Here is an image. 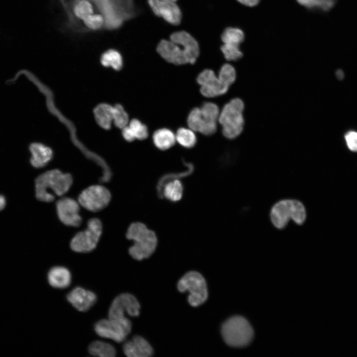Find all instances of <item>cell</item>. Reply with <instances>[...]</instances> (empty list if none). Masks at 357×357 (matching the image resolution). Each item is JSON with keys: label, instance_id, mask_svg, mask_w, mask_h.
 <instances>
[{"label": "cell", "instance_id": "cell-15", "mask_svg": "<svg viewBox=\"0 0 357 357\" xmlns=\"http://www.w3.org/2000/svg\"><path fill=\"white\" fill-rule=\"evenodd\" d=\"M154 13L168 23L178 25L181 20V13L175 1L167 0H147Z\"/></svg>", "mask_w": 357, "mask_h": 357}, {"label": "cell", "instance_id": "cell-30", "mask_svg": "<svg viewBox=\"0 0 357 357\" xmlns=\"http://www.w3.org/2000/svg\"><path fill=\"white\" fill-rule=\"evenodd\" d=\"M221 50L225 59L228 61H236L242 57L239 46L223 44Z\"/></svg>", "mask_w": 357, "mask_h": 357}, {"label": "cell", "instance_id": "cell-12", "mask_svg": "<svg viewBox=\"0 0 357 357\" xmlns=\"http://www.w3.org/2000/svg\"><path fill=\"white\" fill-rule=\"evenodd\" d=\"M111 199L110 191L105 186L97 184L84 189L79 195L78 202L87 210L96 212L107 207Z\"/></svg>", "mask_w": 357, "mask_h": 357}, {"label": "cell", "instance_id": "cell-21", "mask_svg": "<svg viewBox=\"0 0 357 357\" xmlns=\"http://www.w3.org/2000/svg\"><path fill=\"white\" fill-rule=\"evenodd\" d=\"M183 187L177 178L168 180L162 186L160 194L172 202H177L182 197Z\"/></svg>", "mask_w": 357, "mask_h": 357}, {"label": "cell", "instance_id": "cell-5", "mask_svg": "<svg viewBox=\"0 0 357 357\" xmlns=\"http://www.w3.org/2000/svg\"><path fill=\"white\" fill-rule=\"evenodd\" d=\"M126 236L133 242V244L129 248V253L137 260L148 258L155 251L157 245V237L155 232L141 222L131 224Z\"/></svg>", "mask_w": 357, "mask_h": 357}, {"label": "cell", "instance_id": "cell-29", "mask_svg": "<svg viewBox=\"0 0 357 357\" xmlns=\"http://www.w3.org/2000/svg\"><path fill=\"white\" fill-rule=\"evenodd\" d=\"M298 2L308 8H317L328 11L333 8L337 0H297Z\"/></svg>", "mask_w": 357, "mask_h": 357}, {"label": "cell", "instance_id": "cell-37", "mask_svg": "<svg viewBox=\"0 0 357 357\" xmlns=\"http://www.w3.org/2000/svg\"><path fill=\"white\" fill-rule=\"evenodd\" d=\"M337 75L338 76H340V78H342V76H343V75L342 71L341 70H338L337 71Z\"/></svg>", "mask_w": 357, "mask_h": 357}, {"label": "cell", "instance_id": "cell-4", "mask_svg": "<svg viewBox=\"0 0 357 357\" xmlns=\"http://www.w3.org/2000/svg\"><path fill=\"white\" fill-rule=\"evenodd\" d=\"M237 78L235 67L226 63L221 67L217 76L211 69H205L197 77L200 86L201 94L207 98H213L225 94Z\"/></svg>", "mask_w": 357, "mask_h": 357}, {"label": "cell", "instance_id": "cell-20", "mask_svg": "<svg viewBox=\"0 0 357 357\" xmlns=\"http://www.w3.org/2000/svg\"><path fill=\"white\" fill-rule=\"evenodd\" d=\"M155 146L161 150H167L174 145L176 135L170 129L162 128L156 130L152 136Z\"/></svg>", "mask_w": 357, "mask_h": 357}, {"label": "cell", "instance_id": "cell-2", "mask_svg": "<svg viewBox=\"0 0 357 357\" xmlns=\"http://www.w3.org/2000/svg\"><path fill=\"white\" fill-rule=\"evenodd\" d=\"M307 213L304 203L295 198L280 199L273 204L269 217L273 227L278 230L286 228L291 221L297 226L306 222Z\"/></svg>", "mask_w": 357, "mask_h": 357}, {"label": "cell", "instance_id": "cell-38", "mask_svg": "<svg viewBox=\"0 0 357 357\" xmlns=\"http://www.w3.org/2000/svg\"><path fill=\"white\" fill-rule=\"evenodd\" d=\"M167 0L173 1L176 2L177 0Z\"/></svg>", "mask_w": 357, "mask_h": 357}, {"label": "cell", "instance_id": "cell-11", "mask_svg": "<svg viewBox=\"0 0 357 357\" xmlns=\"http://www.w3.org/2000/svg\"><path fill=\"white\" fill-rule=\"evenodd\" d=\"M94 329L99 336L118 343L123 342L131 330L130 321L126 317L104 319L98 321Z\"/></svg>", "mask_w": 357, "mask_h": 357}, {"label": "cell", "instance_id": "cell-34", "mask_svg": "<svg viewBox=\"0 0 357 357\" xmlns=\"http://www.w3.org/2000/svg\"><path fill=\"white\" fill-rule=\"evenodd\" d=\"M122 135L127 141L131 142L135 139L132 130L128 125L122 129Z\"/></svg>", "mask_w": 357, "mask_h": 357}, {"label": "cell", "instance_id": "cell-26", "mask_svg": "<svg viewBox=\"0 0 357 357\" xmlns=\"http://www.w3.org/2000/svg\"><path fill=\"white\" fill-rule=\"evenodd\" d=\"M175 135L176 141L184 148H192L196 143L197 138L194 131L190 128H179Z\"/></svg>", "mask_w": 357, "mask_h": 357}, {"label": "cell", "instance_id": "cell-24", "mask_svg": "<svg viewBox=\"0 0 357 357\" xmlns=\"http://www.w3.org/2000/svg\"><path fill=\"white\" fill-rule=\"evenodd\" d=\"M88 351L91 355L100 357H113L116 353L112 345L100 341L92 342L88 347Z\"/></svg>", "mask_w": 357, "mask_h": 357}, {"label": "cell", "instance_id": "cell-18", "mask_svg": "<svg viewBox=\"0 0 357 357\" xmlns=\"http://www.w3.org/2000/svg\"><path fill=\"white\" fill-rule=\"evenodd\" d=\"M31 154L30 163L35 168H41L45 167L53 157L52 149L40 143H32L29 146Z\"/></svg>", "mask_w": 357, "mask_h": 357}, {"label": "cell", "instance_id": "cell-27", "mask_svg": "<svg viewBox=\"0 0 357 357\" xmlns=\"http://www.w3.org/2000/svg\"><path fill=\"white\" fill-rule=\"evenodd\" d=\"M244 38V35L241 29L232 27L226 29L221 36L224 44L238 46L242 43Z\"/></svg>", "mask_w": 357, "mask_h": 357}, {"label": "cell", "instance_id": "cell-25", "mask_svg": "<svg viewBox=\"0 0 357 357\" xmlns=\"http://www.w3.org/2000/svg\"><path fill=\"white\" fill-rule=\"evenodd\" d=\"M100 61L104 66H111L116 70H120L123 64L121 55L114 49H110L104 52L101 57Z\"/></svg>", "mask_w": 357, "mask_h": 357}, {"label": "cell", "instance_id": "cell-32", "mask_svg": "<svg viewBox=\"0 0 357 357\" xmlns=\"http://www.w3.org/2000/svg\"><path fill=\"white\" fill-rule=\"evenodd\" d=\"M82 23L89 30L96 31L103 27L105 20L102 15L95 14L88 17Z\"/></svg>", "mask_w": 357, "mask_h": 357}, {"label": "cell", "instance_id": "cell-14", "mask_svg": "<svg viewBox=\"0 0 357 357\" xmlns=\"http://www.w3.org/2000/svg\"><path fill=\"white\" fill-rule=\"evenodd\" d=\"M56 210L59 219L67 226L77 227L82 223L79 214L80 204L69 197H62L56 202Z\"/></svg>", "mask_w": 357, "mask_h": 357}, {"label": "cell", "instance_id": "cell-8", "mask_svg": "<svg viewBox=\"0 0 357 357\" xmlns=\"http://www.w3.org/2000/svg\"><path fill=\"white\" fill-rule=\"evenodd\" d=\"M220 114L218 106L212 102H205L200 108H193L187 119L189 128L205 135H211L217 131Z\"/></svg>", "mask_w": 357, "mask_h": 357}, {"label": "cell", "instance_id": "cell-3", "mask_svg": "<svg viewBox=\"0 0 357 357\" xmlns=\"http://www.w3.org/2000/svg\"><path fill=\"white\" fill-rule=\"evenodd\" d=\"M73 179L68 173L58 169L48 171L39 176L35 180L36 197L45 202L53 201L54 194L61 196L70 189Z\"/></svg>", "mask_w": 357, "mask_h": 357}, {"label": "cell", "instance_id": "cell-33", "mask_svg": "<svg viewBox=\"0 0 357 357\" xmlns=\"http://www.w3.org/2000/svg\"><path fill=\"white\" fill-rule=\"evenodd\" d=\"M345 137L349 149L357 152V132L354 131H349L345 134Z\"/></svg>", "mask_w": 357, "mask_h": 357}, {"label": "cell", "instance_id": "cell-19", "mask_svg": "<svg viewBox=\"0 0 357 357\" xmlns=\"http://www.w3.org/2000/svg\"><path fill=\"white\" fill-rule=\"evenodd\" d=\"M70 272L66 268L55 266L48 274V280L50 285L55 288L63 289L69 286L71 283Z\"/></svg>", "mask_w": 357, "mask_h": 357}, {"label": "cell", "instance_id": "cell-22", "mask_svg": "<svg viewBox=\"0 0 357 357\" xmlns=\"http://www.w3.org/2000/svg\"><path fill=\"white\" fill-rule=\"evenodd\" d=\"M95 119L100 126L105 129L111 128L113 122V107L106 103L97 106L94 110Z\"/></svg>", "mask_w": 357, "mask_h": 357}, {"label": "cell", "instance_id": "cell-10", "mask_svg": "<svg viewBox=\"0 0 357 357\" xmlns=\"http://www.w3.org/2000/svg\"><path fill=\"white\" fill-rule=\"evenodd\" d=\"M102 233V224L96 218H91L87 222V228L77 233L72 238L70 246L77 252H89L94 250Z\"/></svg>", "mask_w": 357, "mask_h": 357}, {"label": "cell", "instance_id": "cell-23", "mask_svg": "<svg viewBox=\"0 0 357 357\" xmlns=\"http://www.w3.org/2000/svg\"><path fill=\"white\" fill-rule=\"evenodd\" d=\"M71 12L75 19L83 22L89 16L98 14L90 0H75L71 6Z\"/></svg>", "mask_w": 357, "mask_h": 357}, {"label": "cell", "instance_id": "cell-7", "mask_svg": "<svg viewBox=\"0 0 357 357\" xmlns=\"http://www.w3.org/2000/svg\"><path fill=\"white\" fill-rule=\"evenodd\" d=\"M221 334L225 343L233 348L249 345L254 337V331L249 322L241 316H234L222 325Z\"/></svg>", "mask_w": 357, "mask_h": 357}, {"label": "cell", "instance_id": "cell-31", "mask_svg": "<svg viewBox=\"0 0 357 357\" xmlns=\"http://www.w3.org/2000/svg\"><path fill=\"white\" fill-rule=\"evenodd\" d=\"M129 127L132 130L135 139L144 140L148 136L147 127L137 119H132L128 123Z\"/></svg>", "mask_w": 357, "mask_h": 357}, {"label": "cell", "instance_id": "cell-36", "mask_svg": "<svg viewBox=\"0 0 357 357\" xmlns=\"http://www.w3.org/2000/svg\"><path fill=\"white\" fill-rule=\"evenodd\" d=\"M5 205V199L4 197L0 195V211L3 209Z\"/></svg>", "mask_w": 357, "mask_h": 357}, {"label": "cell", "instance_id": "cell-13", "mask_svg": "<svg viewBox=\"0 0 357 357\" xmlns=\"http://www.w3.org/2000/svg\"><path fill=\"white\" fill-rule=\"evenodd\" d=\"M140 308L138 300L133 295L128 293L121 294L113 301L109 310L108 317H124L125 313L130 316H137L140 313Z\"/></svg>", "mask_w": 357, "mask_h": 357}, {"label": "cell", "instance_id": "cell-16", "mask_svg": "<svg viewBox=\"0 0 357 357\" xmlns=\"http://www.w3.org/2000/svg\"><path fill=\"white\" fill-rule=\"evenodd\" d=\"M67 300L78 310L85 311L96 302L97 297L91 291L76 287L70 291L66 297Z\"/></svg>", "mask_w": 357, "mask_h": 357}, {"label": "cell", "instance_id": "cell-17", "mask_svg": "<svg viewBox=\"0 0 357 357\" xmlns=\"http://www.w3.org/2000/svg\"><path fill=\"white\" fill-rule=\"evenodd\" d=\"M123 351L129 357H148L153 353L149 343L140 336H135L126 342L123 346Z\"/></svg>", "mask_w": 357, "mask_h": 357}, {"label": "cell", "instance_id": "cell-6", "mask_svg": "<svg viewBox=\"0 0 357 357\" xmlns=\"http://www.w3.org/2000/svg\"><path fill=\"white\" fill-rule=\"evenodd\" d=\"M244 108L243 101L236 97L227 103L220 111L218 122L226 138L234 139L242 133L245 125Z\"/></svg>", "mask_w": 357, "mask_h": 357}, {"label": "cell", "instance_id": "cell-35", "mask_svg": "<svg viewBox=\"0 0 357 357\" xmlns=\"http://www.w3.org/2000/svg\"><path fill=\"white\" fill-rule=\"evenodd\" d=\"M240 3L247 6H254L257 5L260 0H237Z\"/></svg>", "mask_w": 357, "mask_h": 357}, {"label": "cell", "instance_id": "cell-9", "mask_svg": "<svg viewBox=\"0 0 357 357\" xmlns=\"http://www.w3.org/2000/svg\"><path fill=\"white\" fill-rule=\"evenodd\" d=\"M178 290L181 293L188 291V301L192 306H198L203 303L208 298L206 281L199 273L189 271L178 282Z\"/></svg>", "mask_w": 357, "mask_h": 357}, {"label": "cell", "instance_id": "cell-28", "mask_svg": "<svg viewBox=\"0 0 357 357\" xmlns=\"http://www.w3.org/2000/svg\"><path fill=\"white\" fill-rule=\"evenodd\" d=\"M113 122L117 127L121 129L128 124V115L120 104H116L113 107Z\"/></svg>", "mask_w": 357, "mask_h": 357}, {"label": "cell", "instance_id": "cell-1", "mask_svg": "<svg viewBox=\"0 0 357 357\" xmlns=\"http://www.w3.org/2000/svg\"><path fill=\"white\" fill-rule=\"evenodd\" d=\"M157 51L167 61L177 65L194 63L199 53L197 42L184 31L173 33L170 40H161Z\"/></svg>", "mask_w": 357, "mask_h": 357}]
</instances>
